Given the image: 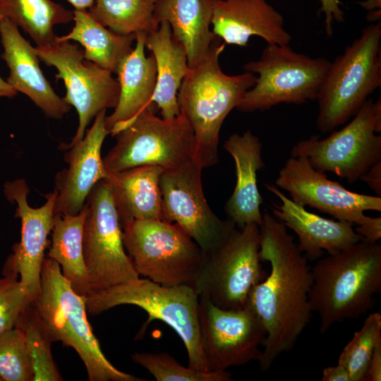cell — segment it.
Here are the masks:
<instances>
[{
	"label": "cell",
	"instance_id": "obj_1",
	"mask_svg": "<svg viewBox=\"0 0 381 381\" xmlns=\"http://www.w3.org/2000/svg\"><path fill=\"white\" fill-rule=\"evenodd\" d=\"M259 229L260 259L270 263V272L251 289L246 303L267 332L258 361L265 372L282 353L293 349L310 322L313 279L306 257L283 222L265 212Z\"/></svg>",
	"mask_w": 381,
	"mask_h": 381
},
{
	"label": "cell",
	"instance_id": "obj_2",
	"mask_svg": "<svg viewBox=\"0 0 381 381\" xmlns=\"http://www.w3.org/2000/svg\"><path fill=\"white\" fill-rule=\"evenodd\" d=\"M225 45L216 36L203 60L189 68L177 94L180 113L193 131L194 162L202 169L219 162L222 125L257 79L248 71L228 75L222 71L219 59Z\"/></svg>",
	"mask_w": 381,
	"mask_h": 381
},
{
	"label": "cell",
	"instance_id": "obj_3",
	"mask_svg": "<svg viewBox=\"0 0 381 381\" xmlns=\"http://www.w3.org/2000/svg\"><path fill=\"white\" fill-rule=\"evenodd\" d=\"M311 270V310L320 331L365 314L381 291V245L361 240L317 261Z\"/></svg>",
	"mask_w": 381,
	"mask_h": 381
},
{
	"label": "cell",
	"instance_id": "obj_4",
	"mask_svg": "<svg viewBox=\"0 0 381 381\" xmlns=\"http://www.w3.org/2000/svg\"><path fill=\"white\" fill-rule=\"evenodd\" d=\"M33 305L54 341L72 347L85 366L90 381H143L114 366L103 353L87 318L85 297L76 294L59 265L44 258L40 289Z\"/></svg>",
	"mask_w": 381,
	"mask_h": 381
},
{
	"label": "cell",
	"instance_id": "obj_5",
	"mask_svg": "<svg viewBox=\"0 0 381 381\" xmlns=\"http://www.w3.org/2000/svg\"><path fill=\"white\" fill-rule=\"evenodd\" d=\"M121 305L135 306L147 313L148 318L139 335L143 334L152 320L164 322L183 341L188 353V367L209 371L200 342L199 295L193 287L186 285L166 286L139 277L90 293L85 297L87 311L92 315L100 314Z\"/></svg>",
	"mask_w": 381,
	"mask_h": 381
},
{
	"label": "cell",
	"instance_id": "obj_6",
	"mask_svg": "<svg viewBox=\"0 0 381 381\" xmlns=\"http://www.w3.org/2000/svg\"><path fill=\"white\" fill-rule=\"evenodd\" d=\"M380 40V23L369 25L331 63L316 99L321 132L332 131L353 118L381 86Z\"/></svg>",
	"mask_w": 381,
	"mask_h": 381
},
{
	"label": "cell",
	"instance_id": "obj_7",
	"mask_svg": "<svg viewBox=\"0 0 381 381\" xmlns=\"http://www.w3.org/2000/svg\"><path fill=\"white\" fill-rule=\"evenodd\" d=\"M121 226L125 250L139 276L166 286L194 288L206 255L177 225L137 219Z\"/></svg>",
	"mask_w": 381,
	"mask_h": 381
},
{
	"label": "cell",
	"instance_id": "obj_8",
	"mask_svg": "<svg viewBox=\"0 0 381 381\" xmlns=\"http://www.w3.org/2000/svg\"><path fill=\"white\" fill-rule=\"evenodd\" d=\"M115 136V145L103 158L109 172L140 166L170 171L194 162V135L187 119L181 113L172 119L159 118L152 103Z\"/></svg>",
	"mask_w": 381,
	"mask_h": 381
},
{
	"label": "cell",
	"instance_id": "obj_9",
	"mask_svg": "<svg viewBox=\"0 0 381 381\" xmlns=\"http://www.w3.org/2000/svg\"><path fill=\"white\" fill-rule=\"evenodd\" d=\"M330 64L327 59L311 58L289 45L267 44L258 60L243 66L245 71L258 75L236 109L253 112L316 99Z\"/></svg>",
	"mask_w": 381,
	"mask_h": 381
},
{
	"label": "cell",
	"instance_id": "obj_10",
	"mask_svg": "<svg viewBox=\"0 0 381 381\" xmlns=\"http://www.w3.org/2000/svg\"><path fill=\"white\" fill-rule=\"evenodd\" d=\"M381 99L369 98L344 127L320 139L298 141L291 157L304 156L321 172H333L353 183L381 161Z\"/></svg>",
	"mask_w": 381,
	"mask_h": 381
},
{
	"label": "cell",
	"instance_id": "obj_11",
	"mask_svg": "<svg viewBox=\"0 0 381 381\" xmlns=\"http://www.w3.org/2000/svg\"><path fill=\"white\" fill-rule=\"evenodd\" d=\"M260 229L256 224L235 229L205 262L194 289L224 309H239L251 289L267 277L259 255Z\"/></svg>",
	"mask_w": 381,
	"mask_h": 381
},
{
	"label": "cell",
	"instance_id": "obj_12",
	"mask_svg": "<svg viewBox=\"0 0 381 381\" xmlns=\"http://www.w3.org/2000/svg\"><path fill=\"white\" fill-rule=\"evenodd\" d=\"M42 62L57 70L56 81L62 80L66 89L64 100L77 111L79 123L71 141L61 144L66 150L82 140L87 126L100 111L115 108L119 97V84L112 73L87 60L84 52L70 41H56L36 47Z\"/></svg>",
	"mask_w": 381,
	"mask_h": 381
},
{
	"label": "cell",
	"instance_id": "obj_13",
	"mask_svg": "<svg viewBox=\"0 0 381 381\" xmlns=\"http://www.w3.org/2000/svg\"><path fill=\"white\" fill-rule=\"evenodd\" d=\"M85 204L83 244L90 293L139 277L125 250L118 212L107 181L95 186Z\"/></svg>",
	"mask_w": 381,
	"mask_h": 381
},
{
	"label": "cell",
	"instance_id": "obj_14",
	"mask_svg": "<svg viewBox=\"0 0 381 381\" xmlns=\"http://www.w3.org/2000/svg\"><path fill=\"white\" fill-rule=\"evenodd\" d=\"M201 346L209 371H223L261 358L267 332L248 304L239 309L219 308L199 295Z\"/></svg>",
	"mask_w": 381,
	"mask_h": 381
},
{
	"label": "cell",
	"instance_id": "obj_15",
	"mask_svg": "<svg viewBox=\"0 0 381 381\" xmlns=\"http://www.w3.org/2000/svg\"><path fill=\"white\" fill-rule=\"evenodd\" d=\"M202 168L193 162L164 171L160 177L162 220L175 224L208 255L236 229L218 217L209 206L202 189Z\"/></svg>",
	"mask_w": 381,
	"mask_h": 381
},
{
	"label": "cell",
	"instance_id": "obj_16",
	"mask_svg": "<svg viewBox=\"0 0 381 381\" xmlns=\"http://www.w3.org/2000/svg\"><path fill=\"white\" fill-rule=\"evenodd\" d=\"M275 186L289 193L295 202L310 206L339 221L360 226L370 217L365 211L381 212V197L351 191L315 169L304 156L290 157L279 171Z\"/></svg>",
	"mask_w": 381,
	"mask_h": 381
},
{
	"label": "cell",
	"instance_id": "obj_17",
	"mask_svg": "<svg viewBox=\"0 0 381 381\" xmlns=\"http://www.w3.org/2000/svg\"><path fill=\"white\" fill-rule=\"evenodd\" d=\"M4 193L9 202L17 204L15 217L21 223L20 242L13 245L4 269L19 275L20 282L35 299L40 289L42 267L49 244L47 238L53 227L57 192L54 189L47 193L44 204L40 207L29 205L30 188L23 179L7 181Z\"/></svg>",
	"mask_w": 381,
	"mask_h": 381
},
{
	"label": "cell",
	"instance_id": "obj_18",
	"mask_svg": "<svg viewBox=\"0 0 381 381\" xmlns=\"http://www.w3.org/2000/svg\"><path fill=\"white\" fill-rule=\"evenodd\" d=\"M106 111L95 117L83 138L65 153L64 160L68 166L54 178L57 192L54 214H77L95 186L107 179L109 172L101 155L103 142L109 134L105 126Z\"/></svg>",
	"mask_w": 381,
	"mask_h": 381
},
{
	"label": "cell",
	"instance_id": "obj_19",
	"mask_svg": "<svg viewBox=\"0 0 381 381\" xmlns=\"http://www.w3.org/2000/svg\"><path fill=\"white\" fill-rule=\"evenodd\" d=\"M1 55L9 75L8 84L27 95L44 114L62 118L71 109L54 90L40 68V59L33 47L20 33L18 27L8 19L0 21Z\"/></svg>",
	"mask_w": 381,
	"mask_h": 381
},
{
	"label": "cell",
	"instance_id": "obj_20",
	"mask_svg": "<svg viewBox=\"0 0 381 381\" xmlns=\"http://www.w3.org/2000/svg\"><path fill=\"white\" fill-rule=\"evenodd\" d=\"M212 31L225 44L247 45L253 36L289 45L283 16L266 0H213Z\"/></svg>",
	"mask_w": 381,
	"mask_h": 381
},
{
	"label": "cell",
	"instance_id": "obj_21",
	"mask_svg": "<svg viewBox=\"0 0 381 381\" xmlns=\"http://www.w3.org/2000/svg\"><path fill=\"white\" fill-rule=\"evenodd\" d=\"M265 186L281 202L280 205L273 204L274 217L296 234L298 248L307 260H318L325 252L328 255L337 253L362 240L351 224L310 212L285 195L275 185L266 183Z\"/></svg>",
	"mask_w": 381,
	"mask_h": 381
},
{
	"label": "cell",
	"instance_id": "obj_22",
	"mask_svg": "<svg viewBox=\"0 0 381 381\" xmlns=\"http://www.w3.org/2000/svg\"><path fill=\"white\" fill-rule=\"evenodd\" d=\"M223 147L234 161L236 175L235 188L224 208L228 219L238 229L252 223L260 226L262 222V198L258 188L257 173L265 168L262 144L248 130L242 135H231Z\"/></svg>",
	"mask_w": 381,
	"mask_h": 381
},
{
	"label": "cell",
	"instance_id": "obj_23",
	"mask_svg": "<svg viewBox=\"0 0 381 381\" xmlns=\"http://www.w3.org/2000/svg\"><path fill=\"white\" fill-rule=\"evenodd\" d=\"M147 33L135 35V44L120 64L116 74L119 84V97L114 111L106 116L105 126L115 136L145 107L152 104L157 79V68L152 54L145 56Z\"/></svg>",
	"mask_w": 381,
	"mask_h": 381
},
{
	"label": "cell",
	"instance_id": "obj_24",
	"mask_svg": "<svg viewBox=\"0 0 381 381\" xmlns=\"http://www.w3.org/2000/svg\"><path fill=\"white\" fill-rule=\"evenodd\" d=\"M213 0H157L153 18L157 25L167 22L173 37L184 47L190 68L207 55L216 35L210 30Z\"/></svg>",
	"mask_w": 381,
	"mask_h": 381
},
{
	"label": "cell",
	"instance_id": "obj_25",
	"mask_svg": "<svg viewBox=\"0 0 381 381\" xmlns=\"http://www.w3.org/2000/svg\"><path fill=\"white\" fill-rule=\"evenodd\" d=\"M164 171L157 166H140L109 172V185L121 225L131 220H160V177Z\"/></svg>",
	"mask_w": 381,
	"mask_h": 381
},
{
	"label": "cell",
	"instance_id": "obj_26",
	"mask_svg": "<svg viewBox=\"0 0 381 381\" xmlns=\"http://www.w3.org/2000/svg\"><path fill=\"white\" fill-rule=\"evenodd\" d=\"M145 48L154 56L157 68L151 102L157 104L162 118L172 119L180 114L177 94L189 70L186 50L173 37L166 21L161 22L157 30L147 35Z\"/></svg>",
	"mask_w": 381,
	"mask_h": 381
},
{
	"label": "cell",
	"instance_id": "obj_27",
	"mask_svg": "<svg viewBox=\"0 0 381 381\" xmlns=\"http://www.w3.org/2000/svg\"><path fill=\"white\" fill-rule=\"evenodd\" d=\"M74 26L55 40L75 41L84 48L85 58L95 64L116 73L123 60L133 47L135 35L118 34L98 22L88 11L73 10Z\"/></svg>",
	"mask_w": 381,
	"mask_h": 381
},
{
	"label": "cell",
	"instance_id": "obj_28",
	"mask_svg": "<svg viewBox=\"0 0 381 381\" xmlns=\"http://www.w3.org/2000/svg\"><path fill=\"white\" fill-rule=\"evenodd\" d=\"M86 214V204L77 214H54L48 253V257L61 267V273L73 291L85 297L90 293L83 244Z\"/></svg>",
	"mask_w": 381,
	"mask_h": 381
},
{
	"label": "cell",
	"instance_id": "obj_29",
	"mask_svg": "<svg viewBox=\"0 0 381 381\" xmlns=\"http://www.w3.org/2000/svg\"><path fill=\"white\" fill-rule=\"evenodd\" d=\"M8 19L37 44L55 42L54 27L73 20V12L52 0H0V21Z\"/></svg>",
	"mask_w": 381,
	"mask_h": 381
},
{
	"label": "cell",
	"instance_id": "obj_30",
	"mask_svg": "<svg viewBox=\"0 0 381 381\" xmlns=\"http://www.w3.org/2000/svg\"><path fill=\"white\" fill-rule=\"evenodd\" d=\"M156 1L95 0L88 11L102 25L118 34H149L159 28L153 18Z\"/></svg>",
	"mask_w": 381,
	"mask_h": 381
},
{
	"label": "cell",
	"instance_id": "obj_31",
	"mask_svg": "<svg viewBox=\"0 0 381 381\" xmlns=\"http://www.w3.org/2000/svg\"><path fill=\"white\" fill-rule=\"evenodd\" d=\"M15 327L19 328L24 334L32 370V381L63 380L51 351L54 341L33 302L23 312Z\"/></svg>",
	"mask_w": 381,
	"mask_h": 381
},
{
	"label": "cell",
	"instance_id": "obj_32",
	"mask_svg": "<svg viewBox=\"0 0 381 381\" xmlns=\"http://www.w3.org/2000/svg\"><path fill=\"white\" fill-rule=\"evenodd\" d=\"M131 358L145 368L157 381H231V373L200 371L180 364L167 352L134 353Z\"/></svg>",
	"mask_w": 381,
	"mask_h": 381
},
{
	"label": "cell",
	"instance_id": "obj_33",
	"mask_svg": "<svg viewBox=\"0 0 381 381\" xmlns=\"http://www.w3.org/2000/svg\"><path fill=\"white\" fill-rule=\"evenodd\" d=\"M380 331L381 314L370 313L340 353L338 364L346 369L351 381H365L375 338Z\"/></svg>",
	"mask_w": 381,
	"mask_h": 381
},
{
	"label": "cell",
	"instance_id": "obj_34",
	"mask_svg": "<svg viewBox=\"0 0 381 381\" xmlns=\"http://www.w3.org/2000/svg\"><path fill=\"white\" fill-rule=\"evenodd\" d=\"M0 377L2 381H32L25 339L18 327L0 334Z\"/></svg>",
	"mask_w": 381,
	"mask_h": 381
},
{
	"label": "cell",
	"instance_id": "obj_35",
	"mask_svg": "<svg viewBox=\"0 0 381 381\" xmlns=\"http://www.w3.org/2000/svg\"><path fill=\"white\" fill-rule=\"evenodd\" d=\"M0 277V334L15 327L19 318L33 302L18 274L4 269Z\"/></svg>",
	"mask_w": 381,
	"mask_h": 381
},
{
	"label": "cell",
	"instance_id": "obj_36",
	"mask_svg": "<svg viewBox=\"0 0 381 381\" xmlns=\"http://www.w3.org/2000/svg\"><path fill=\"white\" fill-rule=\"evenodd\" d=\"M320 12L325 15V28L326 35L331 37L333 34L334 22L341 23L344 20V12L341 9L340 0H320Z\"/></svg>",
	"mask_w": 381,
	"mask_h": 381
},
{
	"label": "cell",
	"instance_id": "obj_37",
	"mask_svg": "<svg viewBox=\"0 0 381 381\" xmlns=\"http://www.w3.org/2000/svg\"><path fill=\"white\" fill-rule=\"evenodd\" d=\"M362 238L369 243H378L381 238V217H370L368 222L354 229Z\"/></svg>",
	"mask_w": 381,
	"mask_h": 381
},
{
	"label": "cell",
	"instance_id": "obj_38",
	"mask_svg": "<svg viewBox=\"0 0 381 381\" xmlns=\"http://www.w3.org/2000/svg\"><path fill=\"white\" fill-rule=\"evenodd\" d=\"M381 380V331L376 336L365 381Z\"/></svg>",
	"mask_w": 381,
	"mask_h": 381
},
{
	"label": "cell",
	"instance_id": "obj_39",
	"mask_svg": "<svg viewBox=\"0 0 381 381\" xmlns=\"http://www.w3.org/2000/svg\"><path fill=\"white\" fill-rule=\"evenodd\" d=\"M377 196H381V161L371 166L360 178Z\"/></svg>",
	"mask_w": 381,
	"mask_h": 381
},
{
	"label": "cell",
	"instance_id": "obj_40",
	"mask_svg": "<svg viewBox=\"0 0 381 381\" xmlns=\"http://www.w3.org/2000/svg\"><path fill=\"white\" fill-rule=\"evenodd\" d=\"M322 381H351L349 374L342 365L329 366L323 369Z\"/></svg>",
	"mask_w": 381,
	"mask_h": 381
},
{
	"label": "cell",
	"instance_id": "obj_41",
	"mask_svg": "<svg viewBox=\"0 0 381 381\" xmlns=\"http://www.w3.org/2000/svg\"><path fill=\"white\" fill-rule=\"evenodd\" d=\"M17 95V92L4 80L0 75V97L12 98Z\"/></svg>",
	"mask_w": 381,
	"mask_h": 381
},
{
	"label": "cell",
	"instance_id": "obj_42",
	"mask_svg": "<svg viewBox=\"0 0 381 381\" xmlns=\"http://www.w3.org/2000/svg\"><path fill=\"white\" fill-rule=\"evenodd\" d=\"M73 6L74 10L88 11L95 4V0H66Z\"/></svg>",
	"mask_w": 381,
	"mask_h": 381
},
{
	"label": "cell",
	"instance_id": "obj_43",
	"mask_svg": "<svg viewBox=\"0 0 381 381\" xmlns=\"http://www.w3.org/2000/svg\"><path fill=\"white\" fill-rule=\"evenodd\" d=\"M359 4L369 12L381 8V0H365L359 2Z\"/></svg>",
	"mask_w": 381,
	"mask_h": 381
},
{
	"label": "cell",
	"instance_id": "obj_44",
	"mask_svg": "<svg viewBox=\"0 0 381 381\" xmlns=\"http://www.w3.org/2000/svg\"><path fill=\"white\" fill-rule=\"evenodd\" d=\"M381 16L380 10H375L373 11L369 12V14L368 15V20L369 21H375V20H380Z\"/></svg>",
	"mask_w": 381,
	"mask_h": 381
}]
</instances>
